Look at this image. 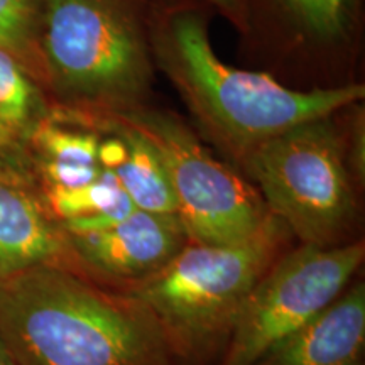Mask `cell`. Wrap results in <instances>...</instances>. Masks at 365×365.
Returning <instances> with one entry per match:
<instances>
[{
    "label": "cell",
    "mask_w": 365,
    "mask_h": 365,
    "mask_svg": "<svg viewBox=\"0 0 365 365\" xmlns=\"http://www.w3.org/2000/svg\"><path fill=\"white\" fill-rule=\"evenodd\" d=\"M0 344L17 365H182L143 301L63 264L0 281Z\"/></svg>",
    "instance_id": "obj_1"
},
{
    "label": "cell",
    "mask_w": 365,
    "mask_h": 365,
    "mask_svg": "<svg viewBox=\"0 0 365 365\" xmlns=\"http://www.w3.org/2000/svg\"><path fill=\"white\" fill-rule=\"evenodd\" d=\"M38 16L39 0H0V49L19 59L36 80Z\"/></svg>",
    "instance_id": "obj_15"
},
{
    "label": "cell",
    "mask_w": 365,
    "mask_h": 365,
    "mask_svg": "<svg viewBox=\"0 0 365 365\" xmlns=\"http://www.w3.org/2000/svg\"><path fill=\"white\" fill-rule=\"evenodd\" d=\"M43 264L76 267L65 228L41 190L0 175V281Z\"/></svg>",
    "instance_id": "obj_9"
},
{
    "label": "cell",
    "mask_w": 365,
    "mask_h": 365,
    "mask_svg": "<svg viewBox=\"0 0 365 365\" xmlns=\"http://www.w3.org/2000/svg\"><path fill=\"white\" fill-rule=\"evenodd\" d=\"M115 115L139 127L161 153L176 196L178 218L190 242L239 244L272 220L257 188L213 158L173 113L135 108Z\"/></svg>",
    "instance_id": "obj_6"
},
{
    "label": "cell",
    "mask_w": 365,
    "mask_h": 365,
    "mask_svg": "<svg viewBox=\"0 0 365 365\" xmlns=\"http://www.w3.org/2000/svg\"><path fill=\"white\" fill-rule=\"evenodd\" d=\"M100 117L70 108H51L33 137V163L44 188H80L103 173L98 159Z\"/></svg>",
    "instance_id": "obj_11"
},
{
    "label": "cell",
    "mask_w": 365,
    "mask_h": 365,
    "mask_svg": "<svg viewBox=\"0 0 365 365\" xmlns=\"http://www.w3.org/2000/svg\"><path fill=\"white\" fill-rule=\"evenodd\" d=\"M207 2L213 4V6L220 7V9H225L228 12H239L240 7H242V2L244 0H207Z\"/></svg>",
    "instance_id": "obj_18"
},
{
    "label": "cell",
    "mask_w": 365,
    "mask_h": 365,
    "mask_svg": "<svg viewBox=\"0 0 365 365\" xmlns=\"http://www.w3.org/2000/svg\"><path fill=\"white\" fill-rule=\"evenodd\" d=\"M41 196L49 213L66 232L100 230L135 210L115 175L105 168L98 180L90 185L70 190L43 188Z\"/></svg>",
    "instance_id": "obj_14"
},
{
    "label": "cell",
    "mask_w": 365,
    "mask_h": 365,
    "mask_svg": "<svg viewBox=\"0 0 365 365\" xmlns=\"http://www.w3.org/2000/svg\"><path fill=\"white\" fill-rule=\"evenodd\" d=\"M159 58L193 112L239 159L291 127L333 117L364 98V85L293 90L266 73L223 63L202 17L178 12L159 38Z\"/></svg>",
    "instance_id": "obj_2"
},
{
    "label": "cell",
    "mask_w": 365,
    "mask_h": 365,
    "mask_svg": "<svg viewBox=\"0 0 365 365\" xmlns=\"http://www.w3.org/2000/svg\"><path fill=\"white\" fill-rule=\"evenodd\" d=\"M49 113L38 80L19 59L0 49V175L39 190L31 145Z\"/></svg>",
    "instance_id": "obj_12"
},
{
    "label": "cell",
    "mask_w": 365,
    "mask_h": 365,
    "mask_svg": "<svg viewBox=\"0 0 365 365\" xmlns=\"http://www.w3.org/2000/svg\"><path fill=\"white\" fill-rule=\"evenodd\" d=\"M365 284L352 281L317 317L254 365H364Z\"/></svg>",
    "instance_id": "obj_10"
},
{
    "label": "cell",
    "mask_w": 365,
    "mask_h": 365,
    "mask_svg": "<svg viewBox=\"0 0 365 365\" xmlns=\"http://www.w3.org/2000/svg\"><path fill=\"white\" fill-rule=\"evenodd\" d=\"M282 6L318 39H336L345 33L354 0H281Z\"/></svg>",
    "instance_id": "obj_16"
},
{
    "label": "cell",
    "mask_w": 365,
    "mask_h": 365,
    "mask_svg": "<svg viewBox=\"0 0 365 365\" xmlns=\"http://www.w3.org/2000/svg\"><path fill=\"white\" fill-rule=\"evenodd\" d=\"M331 117L294 125L249 150L240 164L274 217L301 245L349 244L357 196L345 140Z\"/></svg>",
    "instance_id": "obj_5"
},
{
    "label": "cell",
    "mask_w": 365,
    "mask_h": 365,
    "mask_svg": "<svg viewBox=\"0 0 365 365\" xmlns=\"http://www.w3.org/2000/svg\"><path fill=\"white\" fill-rule=\"evenodd\" d=\"M364 255L359 240L328 249L299 245L282 254L245 301L217 365H254L339 298Z\"/></svg>",
    "instance_id": "obj_7"
},
{
    "label": "cell",
    "mask_w": 365,
    "mask_h": 365,
    "mask_svg": "<svg viewBox=\"0 0 365 365\" xmlns=\"http://www.w3.org/2000/svg\"><path fill=\"white\" fill-rule=\"evenodd\" d=\"M279 218L250 239L228 245L188 244L161 271L127 287L156 317L182 365L220 355L245 301L289 250Z\"/></svg>",
    "instance_id": "obj_4"
},
{
    "label": "cell",
    "mask_w": 365,
    "mask_h": 365,
    "mask_svg": "<svg viewBox=\"0 0 365 365\" xmlns=\"http://www.w3.org/2000/svg\"><path fill=\"white\" fill-rule=\"evenodd\" d=\"M345 156L350 173H354V180L364 182L365 178V130L364 115H355L352 129H350V140L345 144Z\"/></svg>",
    "instance_id": "obj_17"
},
{
    "label": "cell",
    "mask_w": 365,
    "mask_h": 365,
    "mask_svg": "<svg viewBox=\"0 0 365 365\" xmlns=\"http://www.w3.org/2000/svg\"><path fill=\"white\" fill-rule=\"evenodd\" d=\"M66 235L76 269L118 289L161 271L190 242L178 217L137 208L110 227Z\"/></svg>",
    "instance_id": "obj_8"
},
{
    "label": "cell",
    "mask_w": 365,
    "mask_h": 365,
    "mask_svg": "<svg viewBox=\"0 0 365 365\" xmlns=\"http://www.w3.org/2000/svg\"><path fill=\"white\" fill-rule=\"evenodd\" d=\"M107 124L122 140V154L110 168L137 210L178 217V203L161 153L135 124L122 115H107Z\"/></svg>",
    "instance_id": "obj_13"
},
{
    "label": "cell",
    "mask_w": 365,
    "mask_h": 365,
    "mask_svg": "<svg viewBox=\"0 0 365 365\" xmlns=\"http://www.w3.org/2000/svg\"><path fill=\"white\" fill-rule=\"evenodd\" d=\"M0 365H17L14 362V359L9 355V352L4 349V345L0 344Z\"/></svg>",
    "instance_id": "obj_19"
},
{
    "label": "cell",
    "mask_w": 365,
    "mask_h": 365,
    "mask_svg": "<svg viewBox=\"0 0 365 365\" xmlns=\"http://www.w3.org/2000/svg\"><path fill=\"white\" fill-rule=\"evenodd\" d=\"M36 61L65 108L95 117L139 108L153 73L129 0H39Z\"/></svg>",
    "instance_id": "obj_3"
}]
</instances>
